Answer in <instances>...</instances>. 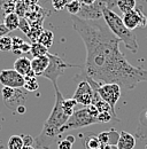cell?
I'll list each match as a JSON object with an SVG mask.
<instances>
[{"instance_id":"obj_1","label":"cell","mask_w":147,"mask_h":149,"mask_svg":"<svg viewBox=\"0 0 147 149\" xmlns=\"http://www.w3.org/2000/svg\"><path fill=\"white\" fill-rule=\"evenodd\" d=\"M71 21L86 48L82 67L84 76L99 84L114 83L127 90L147 81V70L129 63L118 48L120 40L111 33L104 19H82L74 16Z\"/></svg>"},{"instance_id":"obj_2","label":"cell","mask_w":147,"mask_h":149,"mask_svg":"<svg viewBox=\"0 0 147 149\" xmlns=\"http://www.w3.org/2000/svg\"><path fill=\"white\" fill-rule=\"evenodd\" d=\"M55 90V102L53 109L50 113L48 118L45 120L41 132L35 140L37 148L50 149L53 145L55 138L62 133V127L68 122L69 117L74 113L73 109H67L62 106L63 96L60 92L59 87L54 86Z\"/></svg>"},{"instance_id":"obj_3","label":"cell","mask_w":147,"mask_h":149,"mask_svg":"<svg viewBox=\"0 0 147 149\" xmlns=\"http://www.w3.org/2000/svg\"><path fill=\"white\" fill-rule=\"evenodd\" d=\"M102 19L106 22L111 33L120 41H122L130 52H132V53L138 52L139 45L137 42L134 32L132 30H129L125 26V24L123 23V19L122 17H120L118 14H116L113 9H109L106 7L102 12Z\"/></svg>"},{"instance_id":"obj_4","label":"cell","mask_w":147,"mask_h":149,"mask_svg":"<svg viewBox=\"0 0 147 149\" xmlns=\"http://www.w3.org/2000/svg\"><path fill=\"white\" fill-rule=\"evenodd\" d=\"M93 124H100L98 118L94 117L92 115L88 107H84L83 109L76 110L74 113L69 117L68 122L66 123V125L62 127V133L64 131L69 130H77V129H82V127H86L89 125Z\"/></svg>"},{"instance_id":"obj_5","label":"cell","mask_w":147,"mask_h":149,"mask_svg":"<svg viewBox=\"0 0 147 149\" xmlns=\"http://www.w3.org/2000/svg\"><path fill=\"white\" fill-rule=\"evenodd\" d=\"M48 57H50V64H48L47 69L43 72L41 77L51 80L53 86H57V79L63 74L64 70L68 68L77 67V65H73V64L66 62L59 55H53V54L48 53Z\"/></svg>"},{"instance_id":"obj_6","label":"cell","mask_w":147,"mask_h":149,"mask_svg":"<svg viewBox=\"0 0 147 149\" xmlns=\"http://www.w3.org/2000/svg\"><path fill=\"white\" fill-rule=\"evenodd\" d=\"M1 96L5 106L12 110L16 112L18 107L24 106L27 101V91L22 88H12V87H6L4 86L1 90Z\"/></svg>"},{"instance_id":"obj_7","label":"cell","mask_w":147,"mask_h":149,"mask_svg":"<svg viewBox=\"0 0 147 149\" xmlns=\"http://www.w3.org/2000/svg\"><path fill=\"white\" fill-rule=\"evenodd\" d=\"M93 90H95L101 96V99L109 104L113 113L116 116L115 104L117 103V101L121 97V86L117 84L110 83V84H101L100 86H98L97 88H93Z\"/></svg>"},{"instance_id":"obj_8","label":"cell","mask_w":147,"mask_h":149,"mask_svg":"<svg viewBox=\"0 0 147 149\" xmlns=\"http://www.w3.org/2000/svg\"><path fill=\"white\" fill-rule=\"evenodd\" d=\"M123 23L129 30H134L137 28H146L147 26V16L144 13L143 6H136L134 9L123 14Z\"/></svg>"},{"instance_id":"obj_9","label":"cell","mask_w":147,"mask_h":149,"mask_svg":"<svg viewBox=\"0 0 147 149\" xmlns=\"http://www.w3.org/2000/svg\"><path fill=\"white\" fill-rule=\"evenodd\" d=\"M106 7V0H97L92 5L82 3L80 10L76 16L82 19H102V12Z\"/></svg>"},{"instance_id":"obj_10","label":"cell","mask_w":147,"mask_h":149,"mask_svg":"<svg viewBox=\"0 0 147 149\" xmlns=\"http://www.w3.org/2000/svg\"><path fill=\"white\" fill-rule=\"evenodd\" d=\"M0 83L6 87L22 88L24 86V76L18 74L14 69H5L0 71Z\"/></svg>"},{"instance_id":"obj_11","label":"cell","mask_w":147,"mask_h":149,"mask_svg":"<svg viewBox=\"0 0 147 149\" xmlns=\"http://www.w3.org/2000/svg\"><path fill=\"white\" fill-rule=\"evenodd\" d=\"M92 97H93V90H92L91 85L85 79L82 80L77 85V88L74 93L73 99L76 100L77 103L84 107H88L92 103Z\"/></svg>"},{"instance_id":"obj_12","label":"cell","mask_w":147,"mask_h":149,"mask_svg":"<svg viewBox=\"0 0 147 149\" xmlns=\"http://www.w3.org/2000/svg\"><path fill=\"white\" fill-rule=\"evenodd\" d=\"M14 70H16L18 74L24 77H36L31 68V60H29L28 57H18L14 62Z\"/></svg>"},{"instance_id":"obj_13","label":"cell","mask_w":147,"mask_h":149,"mask_svg":"<svg viewBox=\"0 0 147 149\" xmlns=\"http://www.w3.org/2000/svg\"><path fill=\"white\" fill-rule=\"evenodd\" d=\"M48 64H50L48 53L46 55L37 56V57H34L31 60V68H32V71L35 72L36 76H41L43 72L47 69Z\"/></svg>"},{"instance_id":"obj_14","label":"cell","mask_w":147,"mask_h":149,"mask_svg":"<svg viewBox=\"0 0 147 149\" xmlns=\"http://www.w3.org/2000/svg\"><path fill=\"white\" fill-rule=\"evenodd\" d=\"M116 146L117 149H133L136 146V138L125 131H121Z\"/></svg>"},{"instance_id":"obj_15","label":"cell","mask_w":147,"mask_h":149,"mask_svg":"<svg viewBox=\"0 0 147 149\" xmlns=\"http://www.w3.org/2000/svg\"><path fill=\"white\" fill-rule=\"evenodd\" d=\"M20 21H21V17L16 13H9V14L5 15V17H4V25L8 29L9 32L15 31L16 29H18Z\"/></svg>"},{"instance_id":"obj_16","label":"cell","mask_w":147,"mask_h":149,"mask_svg":"<svg viewBox=\"0 0 147 149\" xmlns=\"http://www.w3.org/2000/svg\"><path fill=\"white\" fill-rule=\"evenodd\" d=\"M37 41L41 44L43 46H45L46 48H50L54 41V33L51 30H43V32L40 33Z\"/></svg>"},{"instance_id":"obj_17","label":"cell","mask_w":147,"mask_h":149,"mask_svg":"<svg viewBox=\"0 0 147 149\" xmlns=\"http://www.w3.org/2000/svg\"><path fill=\"white\" fill-rule=\"evenodd\" d=\"M137 1H138V0H118L116 6L118 7L120 12H122L123 14H125V13L131 12L132 9L136 8Z\"/></svg>"},{"instance_id":"obj_18","label":"cell","mask_w":147,"mask_h":149,"mask_svg":"<svg viewBox=\"0 0 147 149\" xmlns=\"http://www.w3.org/2000/svg\"><path fill=\"white\" fill-rule=\"evenodd\" d=\"M84 146L86 149H100L101 142L98 139V135L93 134H88L84 139Z\"/></svg>"},{"instance_id":"obj_19","label":"cell","mask_w":147,"mask_h":149,"mask_svg":"<svg viewBox=\"0 0 147 149\" xmlns=\"http://www.w3.org/2000/svg\"><path fill=\"white\" fill-rule=\"evenodd\" d=\"M48 53V48H46L45 46H43L41 44H39L38 41H35L31 44V48H30V54L37 57V56H43L46 55Z\"/></svg>"},{"instance_id":"obj_20","label":"cell","mask_w":147,"mask_h":149,"mask_svg":"<svg viewBox=\"0 0 147 149\" xmlns=\"http://www.w3.org/2000/svg\"><path fill=\"white\" fill-rule=\"evenodd\" d=\"M23 147H24V143L21 135H12L8 139V142H7L8 149H23Z\"/></svg>"},{"instance_id":"obj_21","label":"cell","mask_w":147,"mask_h":149,"mask_svg":"<svg viewBox=\"0 0 147 149\" xmlns=\"http://www.w3.org/2000/svg\"><path fill=\"white\" fill-rule=\"evenodd\" d=\"M24 79H25V83H24L23 88L27 92H35V91H37L39 88V84L37 81L36 77H28V76H25Z\"/></svg>"},{"instance_id":"obj_22","label":"cell","mask_w":147,"mask_h":149,"mask_svg":"<svg viewBox=\"0 0 147 149\" xmlns=\"http://www.w3.org/2000/svg\"><path fill=\"white\" fill-rule=\"evenodd\" d=\"M80 6H82V3H80L79 0H71V1H69L67 3V7L66 8H67V10H68L69 14L76 16L78 14V12L80 10Z\"/></svg>"},{"instance_id":"obj_23","label":"cell","mask_w":147,"mask_h":149,"mask_svg":"<svg viewBox=\"0 0 147 149\" xmlns=\"http://www.w3.org/2000/svg\"><path fill=\"white\" fill-rule=\"evenodd\" d=\"M13 49V41L12 38L4 36L0 38V51L1 52H9Z\"/></svg>"},{"instance_id":"obj_24","label":"cell","mask_w":147,"mask_h":149,"mask_svg":"<svg viewBox=\"0 0 147 149\" xmlns=\"http://www.w3.org/2000/svg\"><path fill=\"white\" fill-rule=\"evenodd\" d=\"M28 10H29V7L23 1L18 0V2H16V5H15V13L18 14L20 17H24Z\"/></svg>"},{"instance_id":"obj_25","label":"cell","mask_w":147,"mask_h":149,"mask_svg":"<svg viewBox=\"0 0 147 149\" xmlns=\"http://www.w3.org/2000/svg\"><path fill=\"white\" fill-rule=\"evenodd\" d=\"M18 29H20V30H21L23 33H25V35L28 36V33H29V31H30V29H31V25H30L29 21L25 19V17H21L20 25H18Z\"/></svg>"},{"instance_id":"obj_26","label":"cell","mask_w":147,"mask_h":149,"mask_svg":"<svg viewBox=\"0 0 147 149\" xmlns=\"http://www.w3.org/2000/svg\"><path fill=\"white\" fill-rule=\"evenodd\" d=\"M52 1V6L56 12H60L62 9H64L67 7V3L69 2V0H51Z\"/></svg>"},{"instance_id":"obj_27","label":"cell","mask_w":147,"mask_h":149,"mask_svg":"<svg viewBox=\"0 0 147 149\" xmlns=\"http://www.w3.org/2000/svg\"><path fill=\"white\" fill-rule=\"evenodd\" d=\"M98 139L100 140L101 145H109L110 140V132L109 131H104L98 134Z\"/></svg>"},{"instance_id":"obj_28","label":"cell","mask_w":147,"mask_h":149,"mask_svg":"<svg viewBox=\"0 0 147 149\" xmlns=\"http://www.w3.org/2000/svg\"><path fill=\"white\" fill-rule=\"evenodd\" d=\"M30 48H31V44H28L27 41H24L18 51H14L13 53L16 54V55H20V54H22V53H28V52H30Z\"/></svg>"},{"instance_id":"obj_29","label":"cell","mask_w":147,"mask_h":149,"mask_svg":"<svg viewBox=\"0 0 147 149\" xmlns=\"http://www.w3.org/2000/svg\"><path fill=\"white\" fill-rule=\"evenodd\" d=\"M12 41H13V49H12L13 52L14 51H18V48L21 47V45L24 42V40L20 37H13L12 38Z\"/></svg>"},{"instance_id":"obj_30","label":"cell","mask_w":147,"mask_h":149,"mask_svg":"<svg viewBox=\"0 0 147 149\" xmlns=\"http://www.w3.org/2000/svg\"><path fill=\"white\" fill-rule=\"evenodd\" d=\"M71 148H73V143L69 142L67 139H63V140H61L57 143V149H71Z\"/></svg>"},{"instance_id":"obj_31","label":"cell","mask_w":147,"mask_h":149,"mask_svg":"<svg viewBox=\"0 0 147 149\" xmlns=\"http://www.w3.org/2000/svg\"><path fill=\"white\" fill-rule=\"evenodd\" d=\"M22 139H23L24 146H32V143L35 142V139L31 135H23Z\"/></svg>"},{"instance_id":"obj_32","label":"cell","mask_w":147,"mask_h":149,"mask_svg":"<svg viewBox=\"0 0 147 149\" xmlns=\"http://www.w3.org/2000/svg\"><path fill=\"white\" fill-rule=\"evenodd\" d=\"M21 1H23L28 7H34V6L38 5V1L39 0H21Z\"/></svg>"},{"instance_id":"obj_33","label":"cell","mask_w":147,"mask_h":149,"mask_svg":"<svg viewBox=\"0 0 147 149\" xmlns=\"http://www.w3.org/2000/svg\"><path fill=\"white\" fill-rule=\"evenodd\" d=\"M117 1H118V0H106V6H107V8L113 9V8L117 5Z\"/></svg>"},{"instance_id":"obj_34","label":"cell","mask_w":147,"mask_h":149,"mask_svg":"<svg viewBox=\"0 0 147 149\" xmlns=\"http://www.w3.org/2000/svg\"><path fill=\"white\" fill-rule=\"evenodd\" d=\"M8 32H9V31H8V29L4 25V23H2V24L0 23V38L4 37V36H6Z\"/></svg>"},{"instance_id":"obj_35","label":"cell","mask_w":147,"mask_h":149,"mask_svg":"<svg viewBox=\"0 0 147 149\" xmlns=\"http://www.w3.org/2000/svg\"><path fill=\"white\" fill-rule=\"evenodd\" d=\"M6 1L0 0V19H2V21H4V17H5V14H4V10H2V7H4V3Z\"/></svg>"},{"instance_id":"obj_36","label":"cell","mask_w":147,"mask_h":149,"mask_svg":"<svg viewBox=\"0 0 147 149\" xmlns=\"http://www.w3.org/2000/svg\"><path fill=\"white\" fill-rule=\"evenodd\" d=\"M100 149H117V146H113V145H101Z\"/></svg>"},{"instance_id":"obj_37","label":"cell","mask_w":147,"mask_h":149,"mask_svg":"<svg viewBox=\"0 0 147 149\" xmlns=\"http://www.w3.org/2000/svg\"><path fill=\"white\" fill-rule=\"evenodd\" d=\"M25 106H21V107H18V110H16V112H18V113H21V115H23V113H25Z\"/></svg>"},{"instance_id":"obj_38","label":"cell","mask_w":147,"mask_h":149,"mask_svg":"<svg viewBox=\"0 0 147 149\" xmlns=\"http://www.w3.org/2000/svg\"><path fill=\"white\" fill-rule=\"evenodd\" d=\"M80 1V3H83V5H92L93 2H95L97 0H79Z\"/></svg>"},{"instance_id":"obj_39","label":"cell","mask_w":147,"mask_h":149,"mask_svg":"<svg viewBox=\"0 0 147 149\" xmlns=\"http://www.w3.org/2000/svg\"><path fill=\"white\" fill-rule=\"evenodd\" d=\"M66 139H67L69 142H71V143H74V142L76 141V139H75V136H74V135H68Z\"/></svg>"},{"instance_id":"obj_40","label":"cell","mask_w":147,"mask_h":149,"mask_svg":"<svg viewBox=\"0 0 147 149\" xmlns=\"http://www.w3.org/2000/svg\"><path fill=\"white\" fill-rule=\"evenodd\" d=\"M23 149H35V148H34L32 146H24V147H23Z\"/></svg>"},{"instance_id":"obj_41","label":"cell","mask_w":147,"mask_h":149,"mask_svg":"<svg viewBox=\"0 0 147 149\" xmlns=\"http://www.w3.org/2000/svg\"><path fill=\"white\" fill-rule=\"evenodd\" d=\"M145 117H146V120H147V110L145 111Z\"/></svg>"},{"instance_id":"obj_42","label":"cell","mask_w":147,"mask_h":149,"mask_svg":"<svg viewBox=\"0 0 147 149\" xmlns=\"http://www.w3.org/2000/svg\"><path fill=\"white\" fill-rule=\"evenodd\" d=\"M4 1H8V0H4Z\"/></svg>"},{"instance_id":"obj_43","label":"cell","mask_w":147,"mask_h":149,"mask_svg":"<svg viewBox=\"0 0 147 149\" xmlns=\"http://www.w3.org/2000/svg\"><path fill=\"white\" fill-rule=\"evenodd\" d=\"M144 1H147V0H144Z\"/></svg>"}]
</instances>
